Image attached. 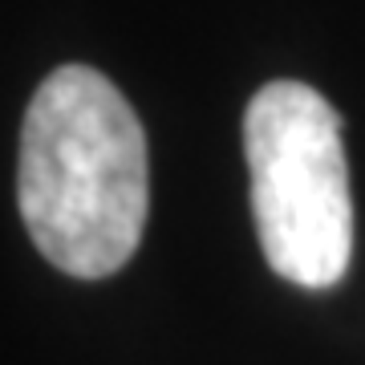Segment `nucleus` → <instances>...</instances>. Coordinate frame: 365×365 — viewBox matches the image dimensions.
I'll return each instance as SVG.
<instances>
[{"mask_svg":"<svg viewBox=\"0 0 365 365\" xmlns=\"http://www.w3.org/2000/svg\"><path fill=\"white\" fill-rule=\"evenodd\" d=\"M16 199L37 252L61 272L102 280L134 256L150 207L146 134L106 73L61 66L37 86L21 126Z\"/></svg>","mask_w":365,"mask_h":365,"instance_id":"f257e3e1","label":"nucleus"},{"mask_svg":"<svg viewBox=\"0 0 365 365\" xmlns=\"http://www.w3.org/2000/svg\"><path fill=\"white\" fill-rule=\"evenodd\" d=\"M244 155L268 268L300 288L337 284L353 256L341 114L304 81H264L244 110Z\"/></svg>","mask_w":365,"mask_h":365,"instance_id":"f03ea898","label":"nucleus"}]
</instances>
